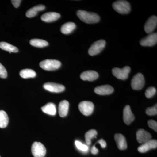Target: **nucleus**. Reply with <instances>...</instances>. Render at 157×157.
I'll list each match as a JSON object with an SVG mask.
<instances>
[{
	"mask_svg": "<svg viewBox=\"0 0 157 157\" xmlns=\"http://www.w3.org/2000/svg\"><path fill=\"white\" fill-rule=\"evenodd\" d=\"M45 9V6L44 5H40L34 6L33 8L29 9L26 13V16L28 17H35L37 15L38 12L43 11Z\"/></svg>",
	"mask_w": 157,
	"mask_h": 157,
	"instance_id": "21",
	"label": "nucleus"
},
{
	"mask_svg": "<svg viewBox=\"0 0 157 157\" xmlns=\"http://www.w3.org/2000/svg\"><path fill=\"white\" fill-rule=\"evenodd\" d=\"M106 43V41L102 39L94 42L89 49L88 53L90 55L93 56L100 53L105 47Z\"/></svg>",
	"mask_w": 157,
	"mask_h": 157,
	"instance_id": "6",
	"label": "nucleus"
},
{
	"mask_svg": "<svg viewBox=\"0 0 157 157\" xmlns=\"http://www.w3.org/2000/svg\"><path fill=\"white\" fill-rule=\"evenodd\" d=\"M148 125L155 132H157V122L156 121L153 120H150L148 121Z\"/></svg>",
	"mask_w": 157,
	"mask_h": 157,
	"instance_id": "32",
	"label": "nucleus"
},
{
	"mask_svg": "<svg viewBox=\"0 0 157 157\" xmlns=\"http://www.w3.org/2000/svg\"><path fill=\"white\" fill-rule=\"evenodd\" d=\"M146 113L149 116L157 115V105L156 104L153 107H149L146 109Z\"/></svg>",
	"mask_w": 157,
	"mask_h": 157,
	"instance_id": "30",
	"label": "nucleus"
},
{
	"mask_svg": "<svg viewBox=\"0 0 157 157\" xmlns=\"http://www.w3.org/2000/svg\"><path fill=\"white\" fill-rule=\"evenodd\" d=\"M156 93V89L154 87H150L146 90L145 95L147 98H151L153 97Z\"/></svg>",
	"mask_w": 157,
	"mask_h": 157,
	"instance_id": "29",
	"label": "nucleus"
},
{
	"mask_svg": "<svg viewBox=\"0 0 157 157\" xmlns=\"http://www.w3.org/2000/svg\"><path fill=\"white\" fill-rule=\"evenodd\" d=\"M32 154L34 157H44L46 153V149L41 142H35L32 146Z\"/></svg>",
	"mask_w": 157,
	"mask_h": 157,
	"instance_id": "5",
	"label": "nucleus"
},
{
	"mask_svg": "<svg viewBox=\"0 0 157 157\" xmlns=\"http://www.w3.org/2000/svg\"><path fill=\"white\" fill-rule=\"evenodd\" d=\"M157 147V141L156 140H148L147 142L143 143L142 145L138 147L137 150L139 152L145 153L151 149L156 148Z\"/></svg>",
	"mask_w": 157,
	"mask_h": 157,
	"instance_id": "13",
	"label": "nucleus"
},
{
	"mask_svg": "<svg viewBox=\"0 0 157 157\" xmlns=\"http://www.w3.org/2000/svg\"><path fill=\"white\" fill-rule=\"evenodd\" d=\"M157 42V33L149 35L141 39L140 45L144 46H152L156 44Z\"/></svg>",
	"mask_w": 157,
	"mask_h": 157,
	"instance_id": "10",
	"label": "nucleus"
},
{
	"mask_svg": "<svg viewBox=\"0 0 157 157\" xmlns=\"http://www.w3.org/2000/svg\"><path fill=\"white\" fill-rule=\"evenodd\" d=\"M8 76L7 70L6 68L0 63V77L2 78H6Z\"/></svg>",
	"mask_w": 157,
	"mask_h": 157,
	"instance_id": "31",
	"label": "nucleus"
},
{
	"mask_svg": "<svg viewBox=\"0 0 157 157\" xmlns=\"http://www.w3.org/2000/svg\"><path fill=\"white\" fill-rule=\"evenodd\" d=\"M43 87L51 92L60 93L64 91L65 88L63 85L57 84L54 82H48L43 85Z\"/></svg>",
	"mask_w": 157,
	"mask_h": 157,
	"instance_id": "9",
	"label": "nucleus"
},
{
	"mask_svg": "<svg viewBox=\"0 0 157 157\" xmlns=\"http://www.w3.org/2000/svg\"><path fill=\"white\" fill-rule=\"evenodd\" d=\"M30 43L33 46L38 48H42L48 45V42L47 41L40 39H31Z\"/></svg>",
	"mask_w": 157,
	"mask_h": 157,
	"instance_id": "26",
	"label": "nucleus"
},
{
	"mask_svg": "<svg viewBox=\"0 0 157 157\" xmlns=\"http://www.w3.org/2000/svg\"><path fill=\"white\" fill-rule=\"evenodd\" d=\"M97 134H98V132L94 129L90 130L86 133L85 137L86 142L87 145H90L91 143V140L94 137L96 138V136Z\"/></svg>",
	"mask_w": 157,
	"mask_h": 157,
	"instance_id": "27",
	"label": "nucleus"
},
{
	"mask_svg": "<svg viewBox=\"0 0 157 157\" xmlns=\"http://www.w3.org/2000/svg\"><path fill=\"white\" fill-rule=\"evenodd\" d=\"M0 48L9 52H17L18 51L17 47L6 42H0Z\"/></svg>",
	"mask_w": 157,
	"mask_h": 157,
	"instance_id": "25",
	"label": "nucleus"
},
{
	"mask_svg": "<svg viewBox=\"0 0 157 157\" xmlns=\"http://www.w3.org/2000/svg\"><path fill=\"white\" fill-rule=\"evenodd\" d=\"M114 139L118 148L121 150H125L127 148V143L125 137L121 134H116L114 135Z\"/></svg>",
	"mask_w": 157,
	"mask_h": 157,
	"instance_id": "18",
	"label": "nucleus"
},
{
	"mask_svg": "<svg viewBox=\"0 0 157 157\" xmlns=\"http://www.w3.org/2000/svg\"><path fill=\"white\" fill-rule=\"evenodd\" d=\"M131 71L130 67L126 66L123 69L114 68L113 69L112 73L113 76L119 79L125 80L128 77V74Z\"/></svg>",
	"mask_w": 157,
	"mask_h": 157,
	"instance_id": "8",
	"label": "nucleus"
},
{
	"mask_svg": "<svg viewBox=\"0 0 157 157\" xmlns=\"http://www.w3.org/2000/svg\"><path fill=\"white\" fill-rule=\"evenodd\" d=\"M11 2L15 8H17L20 5L21 1V0H12L11 1Z\"/></svg>",
	"mask_w": 157,
	"mask_h": 157,
	"instance_id": "33",
	"label": "nucleus"
},
{
	"mask_svg": "<svg viewBox=\"0 0 157 157\" xmlns=\"http://www.w3.org/2000/svg\"><path fill=\"white\" fill-rule=\"evenodd\" d=\"M61 17L59 13L55 12H49L43 14L41 16V19L46 22H52L57 20Z\"/></svg>",
	"mask_w": 157,
	"mask_h": 157,
	"instance_id": "17",
	"label": "nucleus"
},
{
	"mask_svg": "<svg viewBox=\"0 0 157 157\" xmlns=\"http://www.w3.org/2000/svg\"><path fill=\"white\" fill-rule=\"evenodd\" d=\"M137 140L139 143H144L150 140L151 138V135L149 132L144 129H139L137 131Z\"/></svg>",
	"mask_w": 157,
	"mask_h": 157,
	"instance_id": "12",
	"label": "nucleus"
},
{
	"mask_svg": "<svg viewBox=\"0 0 157 157\" xmlns=\"http://www.w3.org/2000/svg\"><path fill=\"white\" fill-rule=\"evenodd\" d=\"M20 75L23 78H34L36 76V73L34 70L31 69H24L20 72Z\"/></svg>",
	"mask_w": 157,
	"mask_h": 157,
	"instance_id": "24",
	"label": "nucleus"
},
{
	"mask_svg": "<svg viewBox=\"0 0 157 157\" xmlns=\"http://www.w3.org/2000/svg\"><path fill=\"white\" fill-rule=\"evenodd\" d=\"M75 145L79 150L83 152H87L88 151V147L86 144H83L78 140L75 141Z\"/></svg>",
	"mask_w": 157,
	"mask_h": 157,
	"instance_id": "28",
	"label": "nucleus"
},
{
	"mask_svg": "<svg viewBox=\"0 0 157 157\" xmlns=\"http://www.w3.org/2000/svg\"><path fill=\"white\" fill-rule=\"evenodd\" d=\"M9 118L8 114L4 110H0V128H6L9 124Z\"/></svg>",
	"mask_w": 157,
	"mask_h": 157,
	"instance_id": "23",
	"label": "nucleus"
},
{
	"mask_svg": "<svg viewBox=\"0 0 157 157\" xmlns=\"http://www.w3.org/2000/svg\"><path fill=\"white\" fill-rule=\"evenodd\" d=\"M39 66L43 70L52 71L57 70L60 67L61 63L54 59H46L40 62Z\"/></svg>",
	"mask_w": 157,
	"mask_h": 157,
	"instance_id": "3",
	"label": "nucleus"
},
{
	"mask_svg": "<svg viewBox=\"0 0 157 157\" xmlns=\"http://www.w3.org/2000/svg\"><path fill=\"white\" fill-rule=\"evenodd\" d=\"M145 80L143 74L138 73L134 76L131 81V86L133 90H139L143 88Z\"/></svg>",
	"mask_w": 157,
	"mask_h": 157,
	"instance_id": "4",
	"label": "nucleus"
},
{
	"mask_svg": "<svg viewBox=\"0 0 157 157\" xmlns=\"http://www.w3.org/2000/svg\"><path fill=\"white\" fill-rule=\"evenodd\" d=\"M69 108V103L66 100L62 101L59 105V113L61 117H63L67 115Z\"/></svg>",
	"mask_w": 157,
	"mask_h": 157,
	"instance_id": "19",
	"label": "nucleus"
},
{
	"mask_svg": "<svg viewBox=\"0 0 157 157\" xmlns=\"http://www.w3.org/2000/svg\"><path fill=\"white\" fill-rule=\"evenodd\" d=\"M98 142L101 144V147L102 148H105L106 146H107V143H106V141L104 139H101V140H98Z\"/></svg>",
	"mask_w": 157,
	"mask_h": 157,
	"instance_id": "34",
	"label": "nucleus"
},
{
	"mask_svg": "<svg viewBox=\"0 0 157 157\" xmlns=\"http://www.w3.org/2000/svg\"><path fill=\"white\" fill-rule=\"evenodd\" d=\"M76 25L74 23L69 22L63 25L61 28V32L64 34H69L76 29Z\"/></svg>",
	"mask_w": 157,
	"mask_h": 157,
	"instance_id": "22",
	"label": "nucleus"
},
{
	"mask_svg": "<svg viewBox=\"0 0 157 157\" xmlns=\"http://www.w3.org/2000/svg\"><path fill=\"white\" fill-rule=\"evenodd\" d=\"M94 104L90 101H84L79 103L78 109L83 115L89 116L92 113L94 109Z\"/></svg>",
	"mask_w": 157,
	"mask_h": 157,
	"instance_id": "7",
	"label": "nucleus"
},
{
	"mask_svg": "<svg viewBox=\"0 0 157 157\" xmlns=\"http://www.w3.org/2000/svg\"><path fill=\"white\" fill-rule=\"evenodd\" d=\"M41 109L43 112L48 115H55L56 113V106L53 103H48L42 107Z\"/></svg>",
	"mask_w": 157,
	"mask_h": 157,
	"instance_id": "20",
	"label": "nucleus"
},
{
	"mask_svg": "<svg viewBox=\"0 0 157 157\" xmlns=\"http://www.w3.org/2000/svg\"><path fill=\"white\" fill-rule=\"evenodd\" d=\"M135 117L129 105H127L124 109L123 120L126 124H130L135 120Z\"/></svg>",
	"mask_w": 157,
	"mask_h": 157,
	"instance_id": "15",
	"label": "nucleus"
},
{
	"mask_svg": "<svg viewBox=\"0 0 157 157\" xmlns=\"http://www.w3.org/2000/svg\"><path fill=\"white\" fill-rule=\"evenodd\" d=\"M91 151V153L93 155H96L98 153L99 151H98V148H96L95 145H94V146L93 147Z\"/></svg>",
	"mask_w": 157,
	"mask_h": 157,
	"instance_id": "35",
	"label": "nucleus"
},
{
	"mask_svg": "<svg viewBox=\"0 0 157 157\" xmlns=\"http://www.w3.org/2000/svg\"><path fill=\"white\" fill-rule=\"evenodd\" d=\"M113 8L121 14H127L131 11V6L126 1H117L113 4Z\"/></svg>",
	"mask_w": 157,
	"mask_h": 157,
	"instance_id": "2",
	"label": "nucleus"
},
{
	"mask_svg": "<svg viewBox=\"0 0 157 157\" xmlns=\"http://www.w3.org/2000/svg\"><path fill=\"white\" fill-rule=\"evenodd\" d=\"M99 77V74L94 70H88L83 72L80 75V78L83 80L93 81Z\"/></svg>",
	"mask_w": 157,
	"mask_h": 157,
	"instance_id": "16",
	"label": "nucleus"
},
{
	"mask_svg": "<svg viewBox=\"0 0 157 157\" xmlns=\"http://www.w3.org/2000/svg\"><path fill=\"white\" fill-rule=\"evenodd\" d=\"M77 16L81 21L87 24H94L99 22L100 17L94 12H90L83 10L77 11Z\"/></svg>",
	"mask_w": 157,
	"mask_h": 157,
	"instance_id": "1",
	"label": "nucleus"
},
{
	"mask_svg": "<svg viewBox=\"0 0 157 157\" xmlns=\"http://www.w3.org/2000/svg\"><path fill=\"white\" fill-rule=\"evenodd\" d=\"M114 91L113 87L109 85L101 86L94 89L96 94L100 95H107L112 94Z\"/></svg>",
	"mask_w": 157,
	"mask_h": 157,
	"instance_id": "14",
	"label": "nucleus"
},
{
	"mask_svg": "<svg viewBox=\"0 0 157 157\" xmlns=\"http://www.w3.org/2000/svg\"><path fill=\"white\" fill-rule=\"evenodd\" d=\"M0 157H1V156H0Z\"/></svg>",
	"mask_w": 157,
	"mask_h": 157,
	"instance_id": "36",
	"label": "nucleus"
},
{
	"mask_svg": "<svg viewBox=\"0 0 157 157\" xmlns=\"http://www.w3.org/2000/svg\"><path fill=\"white\" fill-rule=\"evenodd\" d=\"M157 17L155 15L149 17L144 26V31L147 33H151L156 27Z\"/></svg>",
	"mask_w": 157,
	"mask_h": 157,
	"instance_id": "11",
	"label": "nucleus"
}]
</instances>
